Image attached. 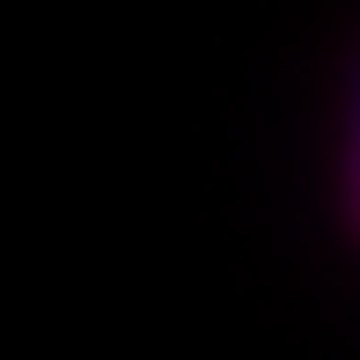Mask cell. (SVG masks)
Instances as JSON below:
<instances>
[{
	"instance_id": "cell-1",
	"label": "cell",
	"mask_w": 360,
	"mask_h": 360,
	"mask_svg": "<svg viewBox=\"0 0 360 360\" xmlns=\"http://www.w3.org/2000/svg\"><path fill=\"white\" fill-rule=\"evenodd\" d=\"M338 206H346V228L360 243V44L346 59V81H338Z\"/></svg>"
}]
</instances>
